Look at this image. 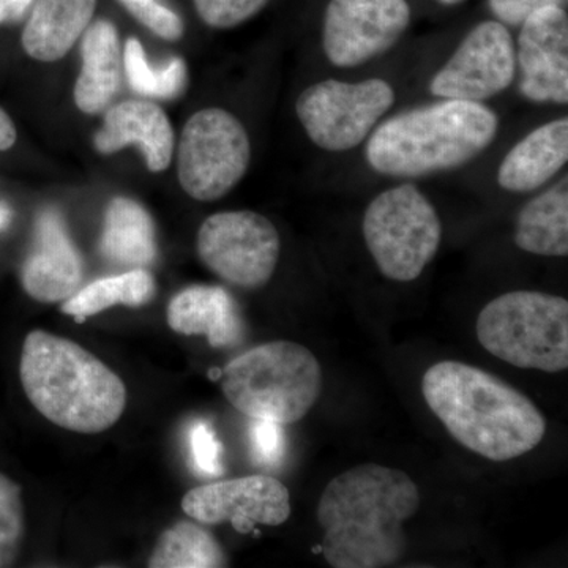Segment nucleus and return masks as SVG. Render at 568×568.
I'll return each instance as SVG.
<instances>
[{
	"label": "nucleus",
	"mask_w": 568,
	"mask_h": 568,
	"mask_svg": "<svg viewBox=\"0 0 568 568\" xmlns=\"http://www.w3.org/2000/svg\"><path fill=\"white\" fill-rule=\"evenodd\" d=\"M418 507L420 493L403 470L366 463L332 478L317 504L328 566H396L407 548L403 528Z\"/></svg>",
	"instance_id": "f257e3e1"
},
{
	"label": "nucleus",
	"mask_w": 568,
	"mask_h": 568,
	"mask_svg": "<svg viewBox=\"0 0 568 568\" xmlns=\"http://www.w3.org/2000/svg\"><path fill=\"white\" fill-rule=\"evenodd\" d=\"M422 394L447 432L489 462L523 457L547 435V418L528 396L476 366L433 365L422 379Z\"/></svg>",
	"instance_id": "f03ea898"
},
{
	"label": "nucleus",
	"mask_w": 568,
	"mask_h": 568,
	"mask_svg": "<svg viewBox=\"0 0 568 568\" xmlns=\"http://www.w3.org/2000/svg\"><path fill=\"white\" fill-rule=\"evenodd\" d=\"M20 377L31 405L69 432H106L126 407V387L118 373L78 343L50 332L26 336Z\"/></svg>",
	"instance_id": "7ed1b4c3"
},
{
	"label": "nucleus",
	"mask_w": 568,
	"mask_h": 568,
	"mask_svg": "<svg viewBox=\"0 0 568 568\" xmlns=\"http://www.w3.org/2000/svg\"><path fill=\"white\" fill-rule=\"evenodd\" d=\"M499 119L485 104L443 100L414 108L377 126L366 162L390 178H422L473 162L495 141Z\"/></svg>",
	"instance_id": "20e7f679"
},
{
	"label": "nucleus",
	"mask_w": 568,
	"mask_h": 568,
	"mask_svg": "<svg viewBox=\"0 0 568 568\" xmlns=\"http://www.w3.org/2000/svg\"><path fill=\"white\" fill-rule=\"evenodd\" d=\"M222 388L227 402L246 417L295 424L320 399L323 369L308 347L271 342L224 366Z\"/></svg>",
	"instance_id": "39448f33"
},
{
	"label": "nucleus",
	"mask_w": 568,
	"mask_h": 568,
	"mask_svg": "<svg viewBox=\"0 0 568 568\" xmlns=\"http://www.w3.org/2000/svg\"><path fill=\"white\" fill-rule=\"evenodd\" d=\"M478 342L499 361L523 369L568 368V302L559 295L514 291L489 302L477 317Z\"/></svg>",
	"instance_id": "423d86ee"
},
{
	"label": "nucleus",
	"mask_w": 568,
	"mask_h": 568,
	"mask_svg": "<svg viewBox=\"0 0 568 568\" xmlns=\"http://www.w3.org/2000/svg\"><path fill=\"white\" fill-rule=\"evenodd\" d=\"M362 231L381 274L399 283L422 275L443 237L435 205L413 183L377 194L366 209Z\"/></svg>",
	"instance_id": "0eeeda50"
},
{
	"label": "nucleus",
	"mask_w": 568,
	"mask_h": 568,
	"mask_svg": "<svg viewBox=\"0 0 568 568\" xmlns=\"http://www.w3.org/2000/svg\"><path fill=\"white\" fill-rule=\"evenodd\" d=\"M252 159L248 133L231 112L207 108L189 119L179 144V182L193 200L226 196L244 179Z\"/></svg>",
	"instance_id": "6e6552de"
},
{
	"label": "nucleus",
	"mask_w": 568,
	"mask_h": 568,
	"mask_svg": "<svg viewBox=\"0 0 568 568\" xmlns=\"http://www.w3.org/2000/svg\"><path fill=\"white\" fill-rule=\"evenodd\" d=\"M395 103L387 81L325 80L310 85L295 103L306 136L328 152H346L369 136Z\"/></svg>",
	"instance_id": "1a4fd4ad"
},
{
	"label": "nucleus",
	"mask_w": 568,
	"mask_h": 568,
	"mask_svg": "<svg viewBox=\"0 0 568 568\" xmlns=\"http://www.w3.org/2000/svg\"><path fill=\"white\" fill-rule=\"evenodd\" d=\"M280 252L274 223L252 211L215 213L197 233V254L205 267L242 290H260L271 282Z\"/></svg>",
	"instance_id": "9d476101"
},
{
	"label": "nucleus",
	"mask_w": 568,
	"mask_h": 568,
	"mask_svg": "<svg viewBox=\"0 0 568 568\" xmlns=\"http://www.w3.org/2000/svg\"><path fill=\"white\" fill-rule=\"evenodd\" d=\"M517 73V52L503 22L484 21L459 43L432 82L429 91L443 100L481 103L506 91Z\"/></svg>",
	"instance_id": "9b49d317"
},
{
	"label": "nucleus",
	"mask_w": 568,
	"mask_h": 568,
	"mask_svg": "<svg viewBox=\"0 0 568 568\" xmlns=\"http://www.w3.org/2000/svg\"><path fill=\"white\" fill-rule=\"evenodd\" d=\"M407 0H331L324 14L328 61L353 69L390 50L409 28Z\"/></svg>",
	"instance_id": "f8f14e48"
},
{
	"label": "nucleus",
	"mask_w": 568,
	"mask_h": 568,
	"mask_svg": "<svg viewBox=\"0 0 568 568\" xmlns=\"http://www.w3.org/2000/svg\"><path fill=\"white\" fill-rule=\"evenodd\" d=\"M190 518L203 525L231 523L241 534L254 526H280L291 517V496L282 481L271 476H250L215 481L190 489L182 499Z\"/></svg>",
	"instance_id": "ddd939ff"
},
{
	"label": "nucleus",
	"mask_w": 568,
	"mask_h": 568,
	"mask_svg": "<svg viewBox=\"0 0 568 568\" xmlns=\"http://www.w3.org/2000/svg\"><path fill=\"white\" fill-rule=\"evenodd\" d=\"M517 62L519 92L534 103L568 102V18L562 7H548L523 22Z\"/></svg>",
	"instance_id": "4468645a"
},
{
	"label": "nucleus",
	"mask_w": 568,
	"mask_h": 568,
	"mask_svg": "<svg viewBox=\"0 0 568 568\" xmlns=\"http://www.w3.org/2000/svg\"><path fill=\"white\" fill-rule=\"evenodd\" d=\"M22 287L41 304L63 302L77 294L84 278L82 257L61 213L47 209L36 223L31 253L22 265Z\"/></svg>",
	"instance_id": "2eb2a0df"
},
{
	"label": "nucleus",
	"mask_w": 568,
	"mask_h": 568,
	"mask_svg": "<svg viewBox=\"0 0 568 568\" xmlns=\"http://www.w3.org/2000/svg\"><path fill=\"white\" fill-rule=\"evenodd\" d=\"M132 144L141 149L152 173H162L170 166L174 130L159 104L130 100L106 111L102 130L93 136L97 151L111 155Z\"/></svg>",
	"instance_id": "dca6fc26"
},
{
	"label": "nucleus",
	"mask_w": 568,
	"mask_h": 568,
	"mask_svg": "<svg viewBox=\"0 0 568 568\" xmlns=\"http://www.w3.org/2000/svg\"><path fill=\"white\" fill-rule=\"evenodd\" d=\"M168 325L181 335L207 336L213 347L239 345L245 338L241 310L220 286H192L168 305Z\"/></svg>",
	"instance_id": "f3484780"
},
{
	"label": "nucleus",
	"mask_w": 568,
	"mask_h": 568,
	"mask_svg": "<svg viewBox=\"0 0 568 568\" xmlns=\"http://www.w3.org/2000/svg\"><path fill=\"white\" fill-rule=\"evenodd\" d=\"M568 119H558L532 130L507 153L497 171V183L511 193L540 189L566 166Z\"/></svg>",
	"instance_id": "a211bd4d"
},
{
	"label": "nucleus",
	"mask_w": 568,
	"mask_h": 568,
	"mask_svg": "<svg viewBox=\"0 0 568 568\" xmlns=\"http://www.w3.org/2000/svg\"><path fill=\"white\" fill-rule=\"evenodd\" d=\"M97 0H36L22 31L21 43L29 58L61 61L91 26Z\"/></svg>",
	"instance_id": "6ab92c4d"
},
{
	"label": "nucleus",
	"mask_w": 568,
	"mask_h": 568,
	"mask_svg": "<svg viewBox=\"0 0 568 568\" xmlns=\"http://www.w3.org/2000/svg\"><path fill=\"white\" fill-rule=\"evenodd\" d=\"M82 36V70L74 84V103L84 114H100L121 85L119 33L110 21L99 20Z\"/></svg>",
	"instance_id": "aec40b11"
},
{
	"label": "nucleus",
	"mask_w": 568,
	"mask_h": 568,
	"mask_svg": "<svg viewBox=\"0 0 568 568\" xmlns=\"http://www.w3.org/2000/svg\"><path fill=\"white\" fill-rule=\"evenodd\" d=\"M100 252L108 263L145 268L156 257L155 224L151 213L129 197H114L104 213Z\"/></svg>",
	"instance_id": "412c9836"
},
{
	"label": "nucleus",
	"mask_w": 568,
	"mask_h": 568,
	"mask_svg": "<svg viewBox=\"0 0 568 568\" xmlns=\"http://www.w3.org/2000/svg\"><path fill=\"white\" fill-rule=\"evenodd\" d=\"M515 244L538 256L568 254V178L530 200L519 212Z\"/></svg>",
	"instance_id": "4be33fe9"
},
{
	"label": "nucleus",
	"mask_w": 568,
	"mask_h": 568,
	"mask_svg": "<svg viewBox=\"0 0 568 568\" xmlns=\"http://www.w3.org/2000/svg\"><path fill=\"white\" fill-rule=\"evenodd\" d=\"M155 294L153 276L144 268H132L125 274L97 280L78 290L77 294L63 301L62 313L77 317L80 323L115 305L140 308L151 304Z\"/></svg>",
	"instance_id": "5701e85b"
},
{
	"label": "nucleus",
	"mask_w": 568,
	"mask_h": 568,
	"mask_svg": "<svg viewBox=\"0 0 568 568\" xmlns=\"http://www.w3.org/2000/svg\"><path fill=\"white\" fill-rule=\"evenodd\" d=\"M227 556L211 532L193 523H175L156 541L148 566L151 568L227 567Z\"/></svg>",
	"instance_id": "b1692460"
},
{
	"label": "nucleus",
	"mask_w": 568,
	"mask_h": 568,
	"mask_svg": "<svg viewBox=\"0 0 568 568\" xmlns=\"http://www.w3.org/2000/svg\"><path fill=\"white\" fill-rule=\"evenodd\" d=\"M126 78L136 93L152 99L171 100L181 95L186 84V65L181 58H173L160 69L149 65L144 48L138 39H129L125 44Z\"/></svg>",
	"instance_id": "393cba45"
},
{
	"label": "nucleus",
	"mask_w": 568,
	"mask_h": 568,
	"mask_svg": "<svg viewBox=\"0 0 568 568\" xmlns=\"http://www.w3.org/2000/svg\"><path fill=\"white\" fill-rule=\"evenodd\" d=\"M24 532L22 489L17 481L0 473V568L17 562Z\"/></svg>",
	"instance_id": "a878e982"
},
{
	"label": "nucleus",
	"mask_w": 568,
	"mask_h": 568,
	"mask_svg": "<svg viewBox=\"0 0 568 568\" xmlns=\"http://www.w3.org/2000/svg\"><path fill=\"white\" fill-rule=\"evenodd\" d=\"M134 20L166 41L182 39L183 22L162 0H119Z\"/></svg>",
	"instance_id": "bb28decb"
},
{
	"label": "nucleus",
	"mask_w": 568,
	"mask_h": 568,
	"mask_svg": "<svg viewBox=\"0 0 568 568\" xmlns=\"http://www.w3.org/2000/svg\"><path fill=\"white\" fill-rule=\"evenodd\" d=\"M268 0H194L197 14L213 29H231L248 21Z\"/></svg>",
	"instance_id": "cd10ccee"
},
{
	"label": "nucleus",
	"mask_w": 568,
	"mask_h": 568,
	"mask_svg": "<svg viewBox=\"0 0 568 568\" xmlns=\"http://www.w3.org/2000/svg\"><path fill=\"white\" fill-rule=\"evenodd\" d=\"M190 454H192L194 470L200 476H222L224 470L223 446L209 422L197 420L192 425V429H190Z\"/></svg>",
	"instance_id": "c85d7f7f"
},
{
	"label": "nucleus",
	"mask_w": 568,
	"mask_h": 568,
	"mask_svg": "<svg viewBox=\"0 0 568 568\" xmlns=\"http://www.w3.org/2000/svg\"><path fill=\"white\" fill-rule=\"evenodd\" d=\"M250 450L257 466L282 465L286 452V437L282 424L252 418L248 426Z\"/></svg>",
	"instance_id": "c756f323"
},
{
	"label": "nucleus",
	"mask_w": 568,
	"mask_h": 568,
	"mask_svg": "<svg viewBox=\"0 0 568 568\" xmlns=\"http://www.w3.org/2000/svg\"><path fill=\"white\" fill-rule=\"evenodd\" d=\"M567 0H488L489 10L497 21L507 26H521L530 14L548 7H562Z\"/></svg>",
	"instance_id": "7c9ffc66"
},
{
	"label": "nucleus",
	"mask_w": 568,
	"mask_h": 568,
	"mask_svg": "<svg viewBox=\"0 0 568 568\" xmlns=\"http://www.w3.org/2000/svg\"><path fill=\"white\" fill-rule=\"evenodd\" d=\"M36 0H0V24L21 21Z\"/></svg>",
	"instance_id": "2f4dec72"
},
{
	"label": "nucleus",
	"mask_w": 568,
	"mask_h": 568,
	"mask_svg": "<svg viewBox=\"0 0 568 568\" xmlns=\"http://www.w3.org/2000/svg\"><path fill=\"white\" fill-rule=\"evenodd\" d=\"M17 142V129L10 115L0 108V152L9 151Z\"/></svg>",
	"instance_id": "473e14b6"
},
{
	"label": "nucleus",
	"mask_w": 568,
	"mask_h": 568,
	"mask_svg": "<svg viewBox=\"0 0 568 568\" xmlns=\"http://www.w3.org/2000/svg\"><path fill=\"white\" fill-rule=\"evenodd\" d=\"M11 220V211L9 205L0 203V231L6 230L9 226Z\"/></svg>",
	"instance_id": "72a5a7b5"
},
{
	"label": "nucleus",
	"mask_w": 568,
	"mask_h": 568,
	"mask_svg": "<svg viewBox=\"0 0 568 568\" xmlns=\"http://www.w3.org/2000/svg\"><path fill=\"white\" fill-rule=\"evenodd\" d=\"M437 2L443 3V6H458V3L465 2V0H437Z\"/></svg>",
	"instance_id": "f704fd0d"
}]
</instances>
